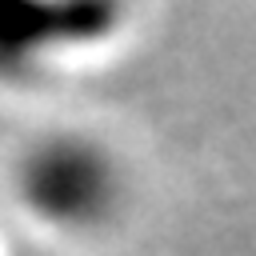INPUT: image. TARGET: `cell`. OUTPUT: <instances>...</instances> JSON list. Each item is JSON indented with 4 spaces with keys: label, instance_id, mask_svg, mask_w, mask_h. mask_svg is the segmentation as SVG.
<instances>
[{
    "label": "cell",
    "instance_id": "obj_2",
    "mask_svg": "<svg viewBox=\"0 0 256 256\" xmlns=\"http://www.w3.org/2000/svg\"><path fill=\"white\" fill-rule=\"evenodd\" d=\"M96 4H0V80H28L52 56L92 44L116 20Z\"/></svg>",
    "mask_w": 256,
    "mask_h": 256
},
{
    "label": "cell",
    "instance_id": "obj_1",
    "mask_svg": "<svg viewBox=\"0 0 256 256\" xmlns=\"http://www.w3.org/2000/svg\"><path fill=\"white\" fill-rule=\"evenodd\" d=\"M120 168L88 136H48L20 164L24 204L56 228L104 224L120 204Z\"/></svg>",
    "mask_w": 256,
    "mask_h": 256
}]
</instances>
